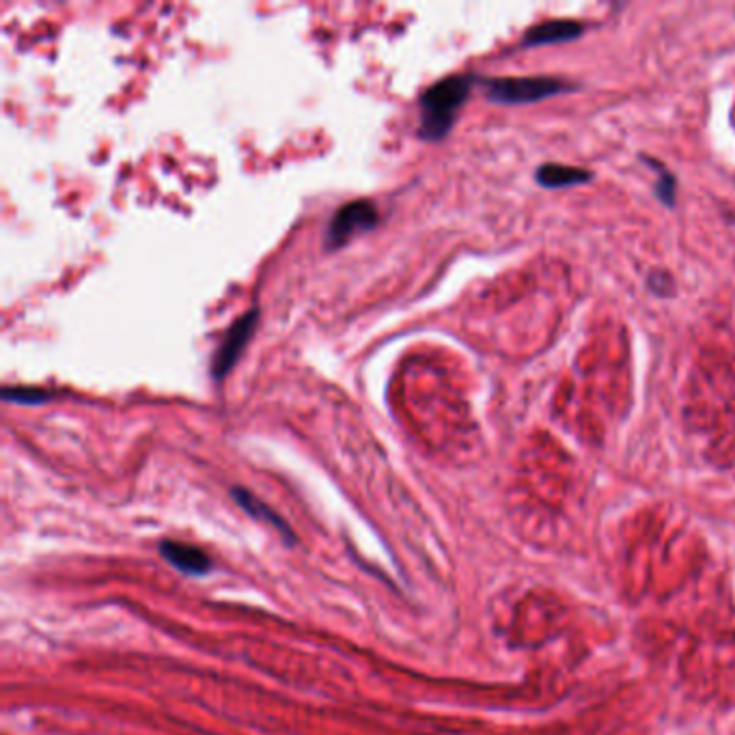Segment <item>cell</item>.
I'll use <instances>...</instances> for the list:
<instances>
[{
    "label": "cell",
    "mask_w": 735,
    "mask_h": 735,
    "mask_svg": "<svg viewBox=\"0 0 735 735\" xmlns=\"http://www.w3.org/2000/svg\"><path fill=\"white\" fill-rule=\"evenodd\" d=\"M257 318H259V309L252 307L248 313H245L242 318H238L232 328L225 332V339L223 343L218 345L214 358H212V378L216 382H223L232 369L238 365L242 352H245L252 332H254V327H257Z\"/></svg>",
    "instance_id": "4"
},
{
    "label": "cell",
    "mask_w": 735,
    "mask_h": 735,
    "mask_svg": "<svg viewBox=\"0 0 735 735\" xmlns=\"http://www.w3.org/2000/svg\"><path fill=\"white\" fill-rule=\"evenodd\" d=\"M645 163L650 166H654L657 170V181H655V194L662 203H666L668 208L675 205V177L662 166L660 163H655L652 158H643Z\"/></svg>",
    "instance_id": "10"
},
{
    "label": "cell",
    "mask_w": 735,
    "mask_h": 735,
    "mask_svg": "<svg viewBox=\"0 0 735 735\" xmlns=\"http://www.w3.org/2000/svg\"><path fill=\"white\" fill-rule=\"evenodd\" d=\"M591 177H593L591 170L566 166V164H544L535 173L537 183L544 188H568L576 183H586L591 181Z\"/></svg>",
    "instance_id": "7"
},
{
    "label": "cell",
    "mask_w": 735,
    "mask_h": 735,
    "mask_svg": "<svg viewBox=\"0 0 735 735\" xmlns=\"http://www.w3.org/2000/svg\"><path fill=\"white\" fill-rule=\"evenodd\" d=\"M486 95L498 104H531L559 93L570 91L572 86L550 76H529V79H491L484 81Z\"/></svg>",
    "instance_id": "2"
},
{
    "label": "cell",
    "mask_w": 735,
    "mask_h": 735,
    "mask_svg": "<svg viewBox=\"0 0 735 735\" xmlns=\"http://www.w3.org/2000/svg\"><path fill=\"white\" fill-rule=\"evenodd\" d=\"M475 81L477 79L473 74H455L431 84L420 95L418 137L423 141H440L451 132L455 117Z\"/></svg>",
    "instance_id": "1"
},
{
    "label": "cell",
    "mask_w": 735,
    "mask_h": 735,
    "mask_svg": "<svg viewBox=\"0 0 735 735\" xmlns=\"http://www.w3.org/2000/svg\"><path fill=\"white\" fill-rule=\"evenodd\" d=\"M161 555L173 568H177L179 572L190 573V576H203L212 570L210 557L199 546H190L181 542H163Z\"/></svg>",
    "instance_id": "5"
},
{
    "label": "cell",
    "mask_w": 735,
    "mask_h": 735,
    "mask_svg": "<svg viewBox=\"0 0 735 735\" xmlns=\"http://www.w3.org/2000/svg\"><path fill=\"white\" fill-rule=\"evenodd\" d=\"M378 221L380 214L371 201L358 199L341 205L328 225L327 248L334 250L347 245L354 236L371 232L378 225Z\"/></svg>",
    "instance_id": "3"
},
{
    "label": "cell",
    "mask_w": 735,
    "mask_h": 735,
    "mask_svg": "<svg viewBox=\"0 0 735 735\" xmlns=\"http://www.w3.org/2000/svg\"><path fill=\"white\" fill-rule=\"evenodd\" d=\"M2 400L13 402V404H44L50 400V395L42 389L35 387H4L2 389Z\"/></svg>",
    "instance_id": "9"
},
{
    "label": "cell",
    "mask_w": 735,
    "mask_h": 735,
    "mask_svg": "<svg viewBox=\"0 0 735 735\" xmlns=\"http://www.w3.org/2000/svg\"><path fill=\"white\" fill-rule=\"evenodd\" d=\"M232 494H234V498L238 500V505L245 509L248 515H252V518H257V520H261V522H265V524H272V526L278 529L283 535H287V540H292V533H289L285 520H281V515L274 513L265 502H261L257 496H252V494L245 490V488H234Z\"/></svg>",
    "instance_id": "8"
},
{
    "label": "cell",
    "mask_w": 735,
    "mask_h": 735,
    "mask_svg": "<svg viewBox=\"0 0 735 735\" xmlns=\"http://www.w3.org/2000/svg\"><path fill=\"white\" fill-rule=\"evenodd\" d=\"M582 31H584V26L580 22H573V20H548V22H542V24L533 26L531 31H526L524 44L526 46L564 44V42H572L576 37H580Z\"/></svg>",
    "instance_id": "6"
}]
</instances>
